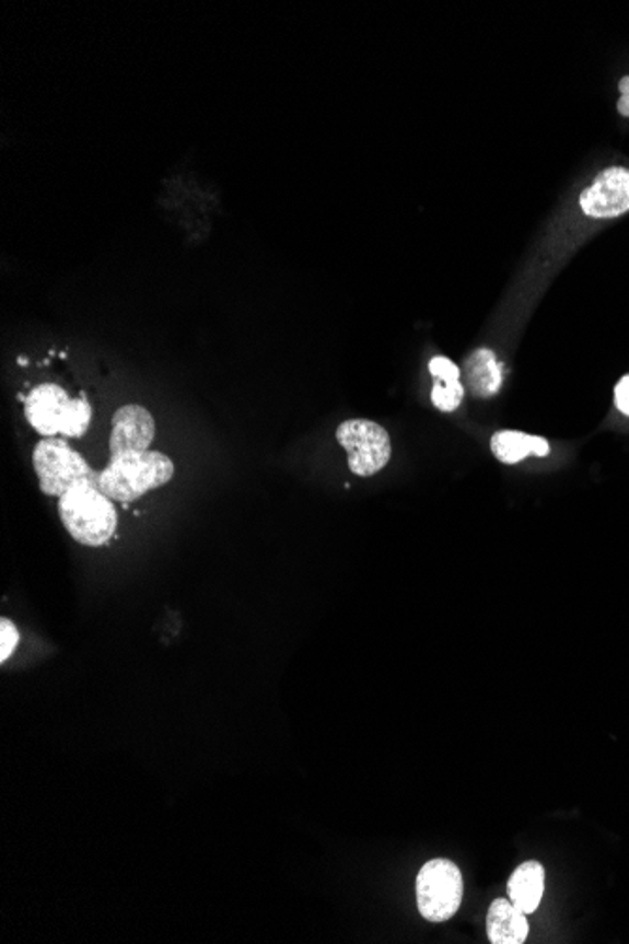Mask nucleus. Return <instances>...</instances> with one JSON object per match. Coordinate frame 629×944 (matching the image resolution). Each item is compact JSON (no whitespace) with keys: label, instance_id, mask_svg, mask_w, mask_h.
<instances>
[{"label":"nucleus","instance_id":"nucleus-10","mask_svg":"<svg viewBox=\"0 0 629 944\" xmlns=\"http://www.w3.org/2000/svg\"><path fill=\"white\" fill-rule=\"evenodd\" d=\"M509 899L522 912L532 914L541 904L545 894V867L539 862H524L509 876Z\"/></svg>","mask_w":629,"mask_h":944},{"label":"nucleus","instance_id":"nucleus-16","mask_svg":"<svg viewBox=\"0 0 629 944\" xmlns=\"http://www.w3.org/2000/svg\"><path fill=\"white\" fill-rule=\"evenodd\" d=\"M616 408L629 417V375L622 377L615 388Z\"/></svg>","mask_w":629,"mask_h":944},{"label":"nucleus","instance_id":"nucleus-17","mask_svg":"<svg viewBox=\"0 0 629 944\" xmlns=\"http://www.w3.org/2000/svg\"><path fill=\"white\" fill-rule=\"evenodd\" d=\"M618 89H620V101H618V112H620V116L629 117V75L622 78L620 83H618Z\"/></svg>","mask_w":629,"mask_h":944},{"label":"nucleus","instance_id":"nucleus-2","mask_svg":"<svg viewBox=\"0 0 629 944\" xmlns=\"http://www.w3.org/2000/svg\"><path fill=\"white\" fill-rule=\"evenodd\" d=\"M59 515L78 544L101 547L116 534L117 511L96 482H82L59 498Z\"/></svg>","mask_w":629,"mask_h":944},{"label":"nucleus","instance_id":"nucleus-13","mask_svg":"<svg viewBox=\"0 0 629 944\" xmlns=\"http://www.w3.org/2000/svg\"><path fill=\"white\" fill-rule=\"evenodd\" d=\"M490 447H492L496 458L503 464L521 463L529 455L545 456L550 451L545 438L524 434V432H516V430H501L492 438Z\"/></svg>","mask_w":629,"mask_h":944},{"label":"nucleus","instance_id":"nucleus-7","mask_svg":"<svg viewBox=\"0 0 629 944\" xmlns=\"http://www.w3.org/2000/svg\"><path fill=\"white\" fill-rule=\"evenodd\" d=\"M155 419L148 409L130 404L117 409L112 419V435H109V453H138L150 451L155 440Z\"/></svg>","mask_w":629,"mask_h":944},{"label":"nucleus","instance_id":"nucleus-3","mask_svg":"<svg viewBox=\"0 0 629 944\" xmlns=\"http://www.w3.org/2000/svg\"><path fill=\"white\" fill-rule=\"evenodd\" d=\"M33 466L40 490L48 497L61 498L82 482H98V471L75 448L57 438H46L34 447Z\"/></svg>","mask_w":629,"mask_h":944},{"label":"nucleus","instance_id":"nucleus-11","mask_svg":"<svg viewBox=\"0 0 629 944\" xmlns=\"http://www.w3.org/2000/svg\"><path fill=\"white\" fill-rule=\"evenodd\" d=\"M467 388L477 398H490L501 387V366L490 349H479L467 357L464 364Z\"/></svg>","mask_w":629,"mask_h":944},{"label":"nucleus","instance_id":"nucleus-6","mask_svg":"<svg viewBox=\"0 0 629 944\" xmlns=\"http://www.w3.org/2000/svg\"><path fill=\"white\" fill-rule=\"evenodd\" d=\"M581 210L592 219L620 218L629 211V168L613 166L599 172L581 195Z\"/></svg>","mask_w":629,"mask_h":944},{"label":"nucleus","instance_id":"nucleus-4","mask_svg":"<svg viewBox=\"0 0 629 944\" xmlns=\"http://www.w3.org/2000/svg\"><path fill=\"white\" fill-rule=\"evenodd\" d=\"M464 878L456 863L445 858L428 862L417 875V905L432 924L447 922L461 909Z\"/></svg>","mask_w":629,"mask_h":944},{"label":"nucleus","instance_id":"nucleus-9","mask_svg":"<svg viewBox=\"0 0 629 944\" xmlns=\"http://www.w3.org/2000/svg\"><path fill=\"white\" fill-rule=\"evenodd\" d=\"M528 920L511 899H494L487 917V933L492 944H522L528 939Z\"/></svg>","mask_w":629,"mask_h":944},{"label":"nucleus","instance_id":"nucleus-15","mask_svg":"<svg viewBox=\"0 0 629 944\" xmlns=\"http://www.w3.org/2000/svg\"><path fill=\"white\" fill-rule=\"evenodd\" d=\"M0 662H7L14 654L15 646L20 643V633L8 618L0 620Z\"/></svg>","mask_w":629,"mask_h":944},{"label":"nucleus","instance_id":"nucleus-5","mask_svg":"<svg viewBox=\"0 0 629 944\" xmlns=\"http://www.w3.org/2000/svg\"><path fill=\"white\" fill-rule=\"evenodd\" d=\"M336 438L339 445L349 453V468L354 476H373L391 461V438L377 422L365 419L341 422Z\"/></svg>","mask_w":629,"mask_h":944},{"label":"nucleus","instance_id":"nucleus-8","mask_svg":"<svg viewBox=\"0 0 629 944\" xmlns=\"http://www.w3.org/2000/svg\"><path fill=\"white\" fill-rule=\"evenodd\" d=\"M72 398L65 388L55 383H44L34 387L25 398V415L38 434L46 438L61 434L62 422L67 417L68 406Z\"/></svg>","mask_w":629,"mask_h":944},{"label":"nucleus","instance_id":"nucleus-14","mask_svg":"<svg viewBox=\"0 0 629 944\" xmlns=\"http://www.w3.org/2000/svg\"><path fill=\"white\" fill-rule=\"evenodd\" d=\"M91 417H93L91 404L85 398H72L62 422L61 434L67 438H82L91 424Z\"/></svg>","mask_w":629,"mask_h":944},{"label":"nucleus","instance_id":"nucleus-1","mask_svg":"<svg viewBox=\"0 0 629 944\" xmlns=\"http://www.w3.org/2000/svg\"><path fill=\"white\" fill-rule=\"evenodd\" d=\"M174 477V463L159 451H138L112 455L108 466L98 471V489L116 502L129 503L145 492L159 489Z\"/></svg>","mask_w":629,"mask_h":944},{"label":"nucleus","instance_id":"nucleus-12","mask_svg":"<svg viewBox=\"0 0 629 944\" xmlns=\"http://www.w3.org/2000/svg\"><path fill=\"white\" fill-rule=\"evenodd\" d=\"M430 374L435 377L432 388V401L441 411H454L464 398V385L461 383V368L447 357H433L430 361Z\"/></svg>","mask_w":629,"mask_h":944}]
</instances>
